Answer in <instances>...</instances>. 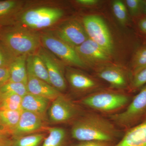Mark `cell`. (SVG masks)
<instances>
[{
    "mask_svg": "<svg viewBox=\"0 0 146 146\" xmlns=\"http://www.w3.org/2000/svg\"><path fill=\"white\" fill-rule=\"evenodd\" d=\"M72 138L83 142L100 141L113 142L121 136V131L110 119L92 112H84L73 122Z\"/></svg>",
    "mask_w": 146,
    "mask_h": 146,
    "instance_id": "cell-1",
    "label": "cell"
},
{
    "mask_svg": "<svg viewBox=\"0 0 146 146\" xmlns=\"http://www.w3.org/2000/svg\"><path fill=\"white\" fill-rule=\"evenodd\" d=\"M0 41L16 56L36 53L41 47L40 34L21 24L1 31Z\"/></svg>",
    "mask_w": 146,
    "mask_h": 146,
    "instance_id": "cell-2",
    "label": "cell"
},
{
    "mask_svg": "<svg viewBox=\"0 0 146 146\" xmlns=\"http://www.w3.org/2000/svg\"><path fill=\"white\" fill-rule=\"evenodd\" d=\"M129 102L130 97L124 93L112 90H99L84 96L80 103L94 111L111 115L127 107Z\"/></svg>",
    "mask_w": 146,
    "mask_h": 146,
    "instance_id": "cell-3",
    "label": "cell"
},
{
    "mask_svg": "<svg viewBox=\"0 0 146 146\" xmlns=\"http://www.w3.org/2000/svg\"><path fill=\"white\" fill-rule=\"evenodd\" d=\"M146 115V84L133 98L122 112L110 115V120L116 126L129 129L138 124Z\"/></svg>",
    "mask_w": 146,
    "mask_h": 146,
    "instance_id": "cell-4",
    "label": "cell"
},
{
    "mask_svg": "<svg viewBox=\"0 0 146 146\" xmlns=\"http://www.w3.org/2000/svg\"><path fill=\"white\" fill-rule=\"evenodd\" d=\"M40 37L43 47L61 61L79 68L87 67L80 58L75 48L59 39L52 32L43 33L40 34Z\"/></svg>",
    "mask_w": 146,
    "mask_h": 146,
    "instance_id": "cell-5",
    "label": "cell"
},
{
    "mask_svg": "<svg viewBox=\"0 0 146 146\" xmlns=\"http://www.w3.org/2000/svg\"><path fill=\"white\" fill-rule=\"evenodd\" d=\"M63 10L57 7H40L29 9L21 17L22 25L31 29L46 28L54 25L63 17Z\"/></svg>",
    "mask_w": 146,
    "mask_h": 146,
    "instance_id": "cell-6",
    "label": "cell"
},
{
    "mask_svg": "<svg viewBox=\"0 0 146 146\" xmlns=\"http://www.w3.org/2000/svg\"><path fill=\"white\" fill-rule=\"evenodd\" d=\"M84 112L81 108L62 94L52 102L48 109V119L54 123L74 122Z\"/></svg>",
    "mask_w": 146,
    "mask_h": 146,
    "instance_id": "cell-7",
    "label": "cell"
},
{
    "mask_svg": "<svg viewBox=\"0 0 146 146\" xmlns=\"http://www.w3.org/2000/svg\"><path fill=\"white\" fill-rule=\"evenodd\" d=\"M83 23L89 39L111 55L114 50L113 42L109 30L103 20L98 16L89 15L83 18Z\"/></svg>",
    "mask_w": 146,
    "mask_h": 146,
    "instance_id": "cell-8",
    "label": "cell"
},
{
    "mask_svg": "<svg viewBox=\"0 0 146 146\" xmlns=\"http://www.w3.org/2000/svg\"><path fill=\"white\" fill-rule=\"evenodd\" d=\"M36 53L46 66L51 84L61 93L65 91L67 84L62 61L43 47H40Z\"/></svg>",
    "mask_w": 146,
    "mask_h": 146,
    "instance_id": "cell-9",
    "label": "cell"
},
{
    "mask_svg": "<svg viewBox=\"0 0 146 146\" xmlns=\"http://www.w3.org/2000/svg\"><path fill=\"white\" fill-rule=\"evenodd\" d=\"M65 76L71 89L77 94L87 96L101 88L96 79L75 69L67 68Z\"/></svg>",
    "mask_w": 146,
    "mask_h": 146,
    "instance_id": "cell-10",
    "label": "cell"
},
{
    "mask_svg": "<svg viewBox=\"0 0 146 146\" xmlns=\"http://www.w3.org/2000/svg\"><path fill=\"white\" fill-rule=\"evenodd\" d=\"M55 34L62 41L74 48L89 38L84 27L76 20L67 21L61 24Z\"/></svg>",
    "mask_w": 146,
    "mask_h": 146,
    "instance_id": "cell-11",
    "label": "cell"
},
{
    "mask_svg": "<svg viewBox=\"0 0 146 146\" xmlns=\"http://www.w3.org/2000/svg\"><path fill=\"white\" fill-rule=\"evenodd\" d=\"M75 49L80 58L86 65V63H89L90 65H100L110 60V55L89 38L82 44L75 47Z\"/></svg>",
    "mask_w": 146,
    "mask_h": 146,
    "instance_id": "cell-12",
    "label": "cell"
},
{
    "mask_svg": "<svg viewBox=\"0 0 146 146\" xmlns=\"http://www.w3.org/2000/svg\"><path fill=\"white\" fill-rule=\"evenodd\" d=\"M97 75L109 84L111 89L122 90L129 88L128 74L125 70L117 66H106L98 70Z\"/></svg>",
    "mask_w": 146,
    "mask_h": 146,
    "instance_id": "cell-13",
    "label": "cell"
},
{
    "mask_svg": "<svg viewBox=\"0 0 146 146\" xmlns=\"http://www.w3.org/2000/svg\"><path fill=\"white\" fill-rule=\"evenodd\" d=\"M45 122L38 115L23 110L18 125L11 135L12 138L36 133L35 132L44 129Z\"/></svg>",
    "mask_w": 146,
    "mask_h": 146,
    "instance_id": "cell-14",
    "label": "cell"
},
{
    "mask_svg": "<svg viewBox=\"0 0 146 146\" xmlns=\"http://www.w3.org/2000/svg\"><path fill=\"white\" fill-rule=\"evenodd\" d=\"M113 146H146V116L141 123L127 129Z\"/></svg>",
    "mask_w": 146,
    "mask_h": 146,
    "instance_id": "cell-15",
    "label": "cell"
},
{
    "mask_svg": "<svg viewBox=\"0 0 146 146\" xmlns=\"http://www.w3.org/2000/svg\"><path fill=\"white\" fill-rule=\"evenodd\" d=\"M28 93L34 94L52 102L62 94L52 85L31 75H28L27 84Z\"/></svg>",
    "mask_w": 146,
    "mask_h": 146,
    "instance_id": "cell-16",
    "label": "cell"
},
{
    "mask_svg": "<svg viewBox=\"0 0 146 146\" xmlns=\"http://www.w3.org/2000/svg\"><path fill=\"white\" fill-rule=\"evenodd\" d=\"M49 100L36 95L27 93L23 97L22 109L38 115L45 121L47 120V110Z\"/></svg>",
    "mask_w": 146,
    "mask_h": 146,
    "instance_id": "cell-17",
    "label": "cell"
},
{
    "mask_svg": "<svg viewBox=\"0 0 146 146\" xmlns=\"http://www.w3.org/2000/svg\"><path fill=\"white\" fill-rule=\"evenodd\" d=\"M27 55L16 56L9 67L10 82H20L27 85Z\"/></svg>",
    "mask_w": 146,
    "mask_h": 146,
    "instance_id": "cell-18",
    "label": "cell"
},
{
    "mask_svg": "<svg viewBox=\"0 0 146 146\" xmlns=\"http://www.w3.org/2000/svg\"><path fill=\"white\" fill-rule=\"evenodd\" d=\"M26 66L28 75L33 76L51 84L46 66L36 53L27 56Z\"/></svg>",
    "mask_w": 146,
    "mask_h": 146,
    "instance_id": "cell-19",
    "label": "cell"
},
{
    "mask_svg": "<svg viewBox=\"0 0 146 146\" xmlns=\"http://www.w3.org/2000/svg\"><path fill=\"white\" fill-rule=\"evenodd\" d=\"M44 129L47 131L48 134L43 141L42 146H71L65 129L46 127Z\"/></svg>",
    "mask_w": 146,
    "mask_h": 146,
    "instance_id": "cell-20",
    "label": "cell"
},
{
    "mask_svg": "<svg viewBox=\"0 0 146 146\" xmlns=\"http://www.w3.org/2000/svg\"><path fill=\"white\" fill-rule=\"evenodd\" d=\"M22 111L0 110V125L9 136L18 125Z\"/></svg>",
    "mask_w": 146,
    "mask_h": 146,
    "instance_id": "cell-21",
    "label": "cell"
},
{
    "mask_svg": "<svg viewBox=\"0 0 146 146\" xmlns=\"http://www.w3.org/2000/svg\"><path fill=\"white\" fill-rule=\"evenodd\" d=\"M46 137L44 133H36L12 138V146H39Z\"/></svg>",
    "mask_w": 146,
    "mask_h": 146,
    "instance_id": "cell-22",
    "label": "cell"
},
{
    "mask_svg": "<svg viewBox=\"0 0 146 146\" xmlns=\"http://www.w3.org/2000/svg\"><path fill=\"white\" fill-rule=\"evenodd\" d=\"M130 66L132 76L146 68V45L138 48L135 52Z\"/></svg>",
    "mask_w": 146,
    "mask_h": 146,
    "instance_id": "cell-23",
    "label": "cell"
},
{
    "mask_svg": "<svg viewBox=\"0 0 146 146\" xmlns=\"http://www.w3.org/2000/svg\"><path fill=\"white\" fill-rule=\"evenodd\" d=\"M2 101L0 110L20 111L22 110L23 97L13 94H2Z\"/></svg>",
    "mask_w": 146,
    "mask_h": 146,
    "instance_id": "cell-24",
    "label": "cell"
},
{
    "mask_svg": "<svg viewBox=\"0 0 146 146\" xmlns=\"http://www.w3.org/2000/svg\"><path fill=\"white\" fill-rule=\"evenodd\" d=\"M0 93L16 94L23 97L28 93V91L27 85L24 84L8 82L0 87Z\"/></svg>",
    "mask_w": 146,
    "mask_h": 146,
    "instance_id": "cell-25",
    "label": "cell"
},
{
    "mask_svg": "<svg viewBox=\"0 0 146 146\" xmlns=\"http://www.w3.org/2000/svg\"><path fill=\"white\" fill-rule=\"evenodd\" d=\"M16 56L0 41V68H9Z\"/></svg>",
    "mask_w": 146,
    "mask_h": 146,
    "instance_id": "cell-26",
    "label": "cell"
},
{
    "mask_svg": "<svg viewBox=\"0 0 146 146\" xmlns=\"http://www.w3.org/2000/svg\"><path fill=\"white\" fill-rule=\"evenodd\" d=\"M112 10L115 17L122 25H125L128 17L126 7L122 1L119 0L114 1L112 4Z\"/></svg>",
    "mask_w": 146,
    "mask_h": 146,
    "instance_id": "cell-27",
    "label": "cell"
},
{
    "mask_svg": "<svg viewBox=\"0 0 146 146\" xmlns=\"http://www.w3.org/2000/svg\"><path fill=\"white\" fill-rule=\"evenodd\" d=\"M21 2L15 0L0 1V18L10 15L19 8Z\"/></svg>",
    "mask_w": 146,
    "mask_h": 146,
    "instance_id": "cell-28",
    "label": "cell"
},
{
    "mask_svg": "<svg viewBox=\"0 0 146 146\" xmlns=\"http://www.w3.org/2000/svg\"><path fill=\"white\" fill-rule=\"evenodd\" d=\"M146 84V68L133 76L131 80L129 89L134 91Z\"/></svg>",
    "mask_w": 146,
    "mask_h": 146,
    "instance_id": "cell-29",
    "label": "cell"
},
{
    "mask_svg": "<svg viewBox=\"0 0 146 146\" xmlns=\"http://www.w3.org/2000/svg\"><path fill=\"white\" fill-rule=\"evenodd\" d=\"M126 5L129 12L133 16H137L143 10V1L141 0H127Z\"/></svg>",
    "mask_w": 146,
    "mask_h": 146,
    "instance_id": "cell-30",
    "label": "cell"
},
{
    "mask_svg": "<svg viewBox=\"0 0 146 146\" xmlns=\"http://www.w3.org/2000/svg\"><path fill=\"white\" fill-rule=\"evenodd\" d=\"M115 144V143L105 141H83L75 146H113Z\"/></svg>",
    "mask_w": 146,
    "mask_h": 146,
    "instance_id": "cell-31",
    "label": "cell"
},
{
    "mask_svg": "<svg viewBox=\"0 0 146 146\" xmlns=\"http://www.w3.org/2000/svg\"><path fill=\"white\" fill-rule=\"evenodd\" d=\"M9 68H0V87L9 81Z\"/></svg>",
    "mask_w": 146,
    "mask_h": 146,
    "instance_id": "cell-32",
    "label": "cell"
},
{
    "mask_svg": "<svg viewBox=\"0 0 146 146\" xmlns=\"http://www.w3.org/2000/svg\"><path fill=\"white\" fill-rule=\"evenodd\" d=\"M76 2L80 5L91 6L96 5L99 1L97 0H77Z\"/></svg>",
    "mask_w": 146,
    "mask_h": 146,
    "instance_id": "cell-33",
    "label": "cell"
},
{
    "mask_svg": "<svg viewBox=\"0 0 146 146\" xmlns=\"http://www.w3.org/2000/svg\"><path fill=\"white\" fill-rule=\"evenodd\" d=\"M12 139L9 136L0 137V146H12Z\"/></svg>",
    "mask_w": 146,
    "mask_h": 146,
    "instance_id": "cell-34",
    "label": "cell"
},
{
    "mask_svg": "<svg viewBox=\"0 0 146 146\" xmlns=\"http://www.w3.org/2000/svg\"><path fill=\"white\" fill-rule=\"evenodd\" d=\"M138 27L141 31L146 35V18H143L139 21Z\"/></svg>",
    "mask_w": 146,
    "mask_h": 146,
    "instance_id": "cell-35",
    "label": "cell"
},
{
    "mask_svg": "<svg viewBox=\"0 0 146 146\" xmlns=\"http://www.w3.org/2000/svg\"><path fill=\"white\" fill-rule=\"evenodd\" d=\"M3 136H9H9L5 133V131L0 125V137H3Z\"/></svg>",
    "mask_w": 146,
    "mask_h": 146,
    "instance_id": "cell-36",
    "label": "cell"
},
{
    "mask_svg": "<svg viewBox=\"0 0 146 146\" xmlns=\"http://www.w3.org/2000/svg\"><path fill=\"white\" fill-rule=\"evenodd\" d=\"M143 10L144 13L146 14V1H144L143 3Z\"/></svg>",
    "mask_w": 146,
    "mask_h": 146,
    "instance_id": "cell-37",
    "label": "cell"
},
{
    "mask_svg": "<svg viewBox=\"0 0 146 146\" xmlns=\"http://www.w3.org/2000/svg\"><path fill=\"white\" fill-rule=\"evenodd\" d=\"M2 101V95L0 93V106H1V103Z\"/></svg>",
    "mask_w": 146,
    "mask_h": 146,
    "instance_id": "cell-38",
    "label": "cell"
},
{
    "mask_svg": "<svg viewBox=\"0 0 146 146\" xmlns=\"http://www.w3.org/2000/svg\"><path fill=\"white\" fill-rule=\"evenodd\" d=\"M1 29H0V34H1Z\"/></svg>",
    "mask_w": 146,
    "mask_h": 146,
    "instance_id": "cell-39",
    "label": "cell"
}]
</instances>
